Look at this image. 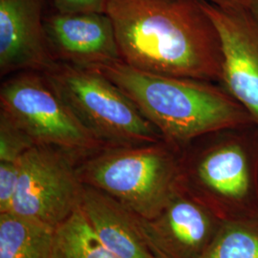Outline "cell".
<instances>
[{
	"mask_svg": "<svg viewBox=\"0 0 258 258\" xmlns=\"http://www.w3.org/2000/svg\"><path fill=\"white\" fill-rule=\"evenodd\" d=\"M89 69L115 83L166 144L180 151L205 134L254 123L247 110L219 83L152 74L121 60Z\"/></svg>",
	"mask_w": 258,
	"mask_h": 258,
	"instance_id": "2",
	"label": "cell"
},
{
	"mask_svg": "<svg viewBox=\"0 0 258 258\" xmlns=\"http://www.w3.org/2000/svg\"><path fill=\"white\" fill-rule=\"evenodd\" d=\"M148 258H161V257H159V256H157V255H155V254H152V255H151V256H149V257H148Z\"/></svg>",
	"mask_w": 258,
	"mask_h": 258,
	"instance_id": "21",
	"label": "cell"
},
{
	"mask_svg": "<svg viewBox=\"0 0 258 258\" xmlns=\"http://www.w3.org/2000/svg\"><path fill=\"white\" fill-rule=\"evenodd\" d=\"M55 231L27 216L0 213V258H51Z\"/></svg>",
	"mask_w": 258,
	"mask_h": 258,
	"instance_id": "13",
	"label": "cell"
},
{
	"mask_svg": "<svg viewBox=\"0 0 258 258\" xmlns=\"http://www.w3.org/2000/svg\"><path fill=\"white\" fill-rule=\"evenodd\" d=\"M45 0H0V75L44 74L55 61L47 44Z\"/></svg>",
	"mask_w": 258,
	"mask_h": 258,
	"instance_id": "11",
	"label": "cell"
},
{
	"mask_svg": "<svg viewBox=\"0 0 258 258\" xmlns=\"http://www.w3.org/2000/svg\"><path fill=\"white\" fill-rule=\"evenodd\" d=\"M214 4L224 6V7H233V6H242L249 5L248 0H206Z\"/></svg>",
	"mask_w": 258,
	"mask_h": 258,
	"instance_id": "19",
	"label": "cell"
},
{
	"mask_svg": "<svg viewBox=\"0 0 258 258\" xmlns=\"http://www.w3.org/2000/svg\"><path fill=\"white\" fill-rule=\"evenodd\" d=\"M44 76L78 120L105 148L164 141L135 103L102 74L56 61Z\"/></svg>",
	"mask_w": 258,
	"mask_h": 258,
	"instance_id": "5",
	"label": "cell"
},
{
	"mask_svg": "<svg viewBox=\"0 0 258 258\" xmlns=\"http://www.w3.org/2000/svg\"><path fill=\"white\" fill-rule=\"evenodd\" d=\"M181 151L165 141L103 148L78 164L83 184L115 198L141 218L152 219L180 187Z\"/></svg>",
	"mask_w": 258,
	"mask_h": 258,
	"instance_id": "4",
	"label": "cell"
},
{
	"mask_svg": "<svg viewBox=\"0 0 258 258\" xmlns=\"http://www.w3.org/2000/svg\"><path fill=\"white\" fill-rule=\"evenodd\" d=\"M140 221L151 251L161 258H203L225 222L181 185L156 217Z\"/></svg>",
	"mask_w": 258,
	"mask_h": 258,
	"instance_id": "9",
	"label": "cell"
},
{
	"mask_svg": "<svg viewBox=\"0 0 258 258\" xmlns=\"http://www.w3.org/2000/svg\"><path fill=\"white\" fill-rule=\"evenodd\" d=\"M180 185L223 221L258 217V126L205 134L181 150Z\"/></svg>",
	"mask_w": 258,
	"mask_h": 258,
	"instance_id": "3",
	"label": "cell"
},
{
	"mask_svg": "<svg viewBox=\"0 0 258 258\" xmlns=\"http://www.w3.org/2000/svg\"><path fill=\"white\" fill-rule=\"evenodd\" d=\"M44 30L55 61L89 69L120 60L115 29L106 14L56 13L45 18Z\"/></svg>",
	"mask_w": 258,
	"mask_h": 258,
	"instance_id": "10",
	"label": "cell"
},
{
	"mask_svg": "<svg viewBox=\"0 0 258 258\" xmlns=\"http://www.w3.org/2000/svg\"><path fill=\"white\" fill-rule=\"evenodd\" d=\"M120 60L148 73L219 83V34L202 0H107Z\"/></svg>",
	"mask_w": 258,
	"mask_h": 258,
	"instance_id": "1",
	"label": "cell"
},
{
	"mask_svg": "<svg viewBox=\"0 0 258 258\" xmlns=\"http://www.w3.org/2000/svg\"><path fill=\"white\" fill-rule=\"evenodd\" d=\"M35 146L27 133L0 111V162H19Z\"/></svg>",
	"mask_w": 258,
	"mask_h": 258,
	"instance_id": "16",
	"label": "cell"
},
{
	"mask_svg": "<svg viewBox=\"0 0 258 258\" xmlns=\"http://www.w3.org/2000/svg\"><path fill=\"white\" fill-rule=\"evenodd\" d=\"M19 161L0 162V213L12 209L19 185Z\"/></svg>",
	"mask_w": 258,
	"mask_h": 258,
	"instance_id": "17",
	"label": "cell"
},
{
	"mask_svg": "<svg viewBox=\"0 0 258 258\" xmlns=\"http://www.w3.org/2000/svg\"><path fill=\"white\" fill-rule=\"evenodd\" d=\"M59 14H105L107 0H53Z\"/></svg>",
	"mask_w": 258,
	"mask_h": 258,
	"instance_id": "18",
	"label": "cell"
},
{
	"mask_svg": "<svg viewBox=\"0 0 258 258\" xmlns=\"http://www.w3.org/2000/svg\"><path fill=\"white\" fill-rule=\"evenodd\" d=\"M0 111L36 146L60 148L80 160L105 148L78 120L42 73L11 75L0 87Z\"/></svg>",
	"mask_w": 258,
	"mask_h": 258,
	"instance_id": "6",
	"label": "cell"
},
{
	"mask_svg": "<svg viewBox=\"0 0 258 258\" xmlns=\"http://www.w3.org/2000/svg\"><path fill=\"white\" fill-rule=\"evenodd\" d=\"M221 40L219 84L258 126V14L249 5L224 7L202 0Z\"/></svg>",
	"mask_w": 258,
	"mask_h": 258,
	"instance_id": "8",
	"label": "cell"
},
{
	"mask_svg": "<svg viewBox=\"0 0 258 258\" xmlns=\"http://www.w3.org/2000/svg\"><path fill=\"white\" fill-rule=\"evenodd\" d=\"M81 160L63 149L35 146L20 158L18 190L9 212L43 222L54 228L63 224L83 200L78 174Z\"/></svg>",
	"mask_w": 258,
	"mask_h": 258,
	"instance_id": "7",
	"label": "cell"
},
{
	"mask_svg": "<svg viewBox=\"0 0 258 258\" xmlns=\"http://www.w3.org/2000/svg\"><path fill=\"white\" fill-rule=\"evenodd\" d=\"M51 258L120 257L104 247L79 208L56 228Z\"/></svg>",
	"mask_w": 258,
	"mask_h": 258,
	"instance_id": "14",
	"label": "cell"
},
{
	"mask_svg": "<svg viewBox=\"0 0 258 258\" xmlns=\"http://www.w3.org/2000/svg\"><path fill=\"white\" fill-rule=\"evenodd\" d=\"M203 258H258V217L224 222Z\"/></svg>",
	"mask_w": 258,
	"mask_h": 258,
	"instance_id": "15",
	"label": "cell"
},
{
	"mask_svg": "<svg viewBox=\"0 0 258 258\" xmlns=\"http://www.w3.org/2000/svg\"><path fill=\"white\" fill-rule=\"evenodd\" d=\"M249 7L258 14V0H248Z\"/></svg>",
	"mask_w": 258,
	"mask_h": 258,
	"instance_id": "20",
	"label": "cell"
},
{
	"mask_svg": "<svg viewBox=\"0 0 258 258\" xmlns=\"http://www.w3.org/2000/svg\"><path fill=\"white\" fill-rule=\"evenodd\" d=\"M81 210L97 237L118 257L148 258L154 254L140 216L110 195L85 184Z\"/></svg>",
	"mask_w": 258,
	"mask_h": 258,
	"instance_id": "12",
	"label": "cell"
}]
</instances>
